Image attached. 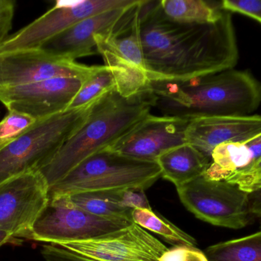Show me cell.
I'll list each match as a JSON object with an SVG mask.
<instances>
[{
  "label": "cell",
  "instance_id": "cell-31",
  "mask_svg": "<svg viewBox=\"0 0 261 261\" xmlns=\"http://www.w3.org/2000/svg\"><path fill=\"white\" fill-rule=\"evenodd\" d=\"M258 167H260V168H261V160L260 161V162H259Z\"/></svg>",
  "mask_w": 261,
  "mask_h": 261
},
{
  "label": "cell",
  "instance_id": "cell-12",
  "mask_svg": "<svg viewBox=\"0 0 261 261\" xmlns=\"http://www.w3.org/2000/svg\"><path fill=\"white\" fill-rule=\"evenodd\" d=\"M82 80L53 78L12 87H0V102L9 111H17L37 120L62 113L81 88Z\"/></svg>",
  "mask_w": 261,
  "mask_h": 261
},
{
  "label": "cell",
  "instance_id": "cell-28",
  "mask_svg": "<svg viewBox=\"0 0 261 261\" xmlns=\"http://www.w3.org/2000/svg\"><path fill=\"white\" fill-rule=\"evenodd\" d=\"M15 2L0 0V44L9 36L15 12Z\"/></svg>",
  "mask_w": 261,
  "mask_h": 261
},
{
  "label": "cell",
  "instance_id": "cell-21",
  "mask_svg": "<svg viewBox=\"0 0 261 261\" xmlns=\"http://www.w3.org/2000/svg\"><path fill=\"white\" fill-rule=\"evenodd\" d=\"M132 220L146 231L147 230L158 234L173 246L196 247L197 245L194 238L173 225L164 216L153 211L151 208H135L132 212Z\"/></svg>",
  "mask_w": 261,
  "mask_h": 261
},
{
  "label": "cell",
  "instance_id": "cell-20",
  "mask_svg": "<svg viewBox=\"0 0 261 261\" xmlns=\"http://www.w3.org/2000/svg\"><path fill=\"white\" fill-rule=\"evenodd\" d=\"M205 254L208 261H261V231L212 245Z\"/></svg>",
  "mask_w": 261,
  "mask_h": 261
},
{
  "label": "cell",
  "instance_id": "cell-6",
  "mask_svg": "<svg viewBox=\"0 0 261 261\" xmlns=\"http://www.w3.org/2000/svg\"><path fill=\"white\" fill-rule=\"evenodd\" d=\"M176 190L182 205L203 222L236 230L249 224V194L236 185L202 176Z\"/></svg>",
  "mask_w": 261,
  "mask_h": 261
},
{
  "label": "cell",
  "instance_id": "cell-5",
  "mask_svg": "<svg viewBox=\"0 0 261 261\" xmlns=\"http://www.w3.org/2000/svg\"><path fill=\"white\" fill-rule=\"evenodd\" d=\"M93 104L38 120L24 133L0 147V184L47 165L87 119Z\"/></svg>",
  "mask_w": 261,
  "mask_h": 261
},
{
  "label": "cell",
  "instance_id": "cell-8",
  "mask_svg": "<svg viewBox=\"0 0 261 261\" xmlns=\"http://www.w3.org/2000/svg\"><path fill=\"white\" fill-rule=\"evenodd\" d=\"M138 0L58 1L44 15L9 35L0 44V55L38 49L49 40L92 15L116 8L126 7Z\"/></svg>",
  "mask_w": 261,
  "mask_h": 261
},
{
  "label": "cell",
  "instance_id": "cell-15",
  "mask_svg": "<svg viewBox=\"0 0 261 261\" xmlns=\"http://www.w3.org/2000/svg\"><path fill=\"white\" fill-rule=\"evenodd\" d=\"M260 134V115L216 116L190 121L186 137L187 144L210 159L221 144L245 142Z\"/></svg>",
  "mask_w": 261,
  "mask_h": 261
},
{
  "label": "cell",
  "instance_id": "cell-13",
  "mask_svg": "<svg viewBox=\"0 0 261 261\" xmlns=\"http://www.w3.org/2000/svg\"><path fill=\"white\" fill-rule=\"evenodd\" d=\"M203 175L213 181H225L251 194L261 188V134L242 143L218 146Z\"/></svg>",
  "mask_w": 261,
  "mask_h": 261
},
{
  "label": "cell",
  "instance_id": "cell-32",
  "mask_svg": "<svg viewBox=\"0 0 261 261\" xmlns=\"http://www.w3.org/2000/svg\"><path fill=\"white\" fill-rule=\"evenodd\" d=\"M260 230L261 231V220H260Z\"/></svg>",
  "mask_w": 261,
  "mask_h": 261
},
{
  "label": "cell",
  "instance_id": "cell-14",
  "mask_svg": "<svg viewBox=\"0 0 261 261\" xmlns=\"http://www.w3.org/2000/svg\"><path fill=\"white\" fill-rule=\"evenodd\" d=\"M190 121L150 114L113 147V151L139 160L156 162L161 155L187 144Z\"/></svg>",
  "mask_w": 261,
  "mask_h": 261
},
{
  "label": "cell",
  "instance_id": "cell-18",
  "mask_svg": "<svg viewBox=\"0 0 261 261\" xmlns=\"http://www.w3.org/2000/svg\"><path fill=\"white\" fill-rule=\"evenodd\" d=\"M122 190L85 192L52 197L58 198L71 206L81 208L99 217L132 221V212L133 210L124 208L121 205Z\"/></svg>",
  "mask_w": 261,
  "mask_h": 261
},
{
  "label": "cell",
  "instance_id": "cell-2",
  "mask_svg": "<svg viewBox=\"0 0 261 261\" xmlns=\"http://www.w3.org/2000/svg\"><path fill=\"white\" fill-rule=\"evenodd\" d=\"M153 107L163 116L187 121L248 116L261 103V85L247 70L228 69L189 81H150Z\"/></svg>",
  "mask_w": 261,
  "mask_h": 261
},
{
  "label": "cell",
  "instance_id": "cell-7",
  "mask_svg": "<svg viewBox=\"0 0 261 261\" xmlns=\"http://www.w3.org/2000/svg\"><path fill=\"white\" fill-rule=\"evenodd\" d=\"M132 223L127 219L94 216L58 198L49 197L47 205L32 226L29 239L61 245L102 237Z\"/></svg>",
  "mask_w": 261,
  "mask_h": 261
},
{
  "label": "cell",
  "instance_id": "cell-23",
  "mask_svg": "<svg viewBox=\"0 0 261 261\" xmlns=\"http://www.w3.org/2000/svg\"><path fill=\"white\" fill-rule=\"evenodd\" d=\"M38 120L17 111H9L0 121V147L29 130Z\"/></svg>",
  "mask_w": 261,
  "mask_h": 261
},
{
  "label": "cell",
  "instance_id": "cell-4",
  "mask_svg": "<svg viewBox=\"0 0 261 261\" xmlns=\"http://www.w3.org/2000/svg\"><path fill=\"white\" fill-rule=\"evenodd\" d=\"M161 177L156 162L134 159L107 148L84 159L50 186L49 197L128 188L145 191Z\"/></svg>",
  "mask_w": 261,
  "mask_h": 261
},
{
  "label": "cell",
  "instance_id": "cell-27",
  "mask_svg": "<svg viewBox=\"0 0 261 261\" xmlns=\"http://www.w3.org/2000/svg\"><path fill=\"white\" fill-rule=\"evenodd\" d=\"M120 204L124 208L132 210L135 208H151L144 190L139 188L122 189L121 191Z\"/></svg>",
  "mask_w": 261,
  "mask_h": 261
},
{
  "label": "cell",
  "instance_id": "cell-3",
  "mask_svg": "<svg viewBox=\"0 0 261 261\" xmlns=\"http://www.w3.org/2000/svg\"><path fill=\"white\" fill-rule=\"evenodd\" d=\"M152 107L149 87L130 98L113 89L95 101L84 124L40 169L49 188L89 156L117 144L150 114Z\"/></svg>",
  "mask_w": 261,
  "mask_h": 261
},
{
  "label": "cell",
  "instance_id": "cell-26",
  "mask_svg": "<svg viewBox=\"0 0 261 261\" xmlns=\"http://www.w3.org/2000/svg\"><path fill=\"white\" fill-rule=\"evenodd\" d=\"M41 254L46 261H96L55 245H44Z\"/></svg>",
  "mask_w": 261,
  "mask_h": 261
},
{
  "label": "cell",
  "instance_id": "cell-1",
  "mask_svg": "<svg viewBox=\"0 0 261 261\" xmlns=\"http://www.w3.org/2000/svg\"><path fill=\"white\" fill-rule=\"evenodd\" d=\"M138 18L150 81H189L237 64L239 47L230 12L224 11L214 23L184 24L168 19L160 1L141 0Z\"/></svg>",
  "mask_w": 261,
  "mask_h": 261
},
{
  "label": "cell",
  "instance_id": "cell-22",
  "mask_svg": "<svg viewBox=\"0 0 261 261\" xmlns=\"http://www.w3.org/2000/svg\"><path fill=\"white\" fill-rule=\"evenodd\" d=\"M113 89H116V81L111 70L107 66H99L96 72L83 81L67 110L87 107Z\"/></svg>",
  "mask_w": 261,
  "mask_h": 261
},
{
  "label": "cell",
  "instance_id": "cell-30",
  "mask_svg": "<svg viewBox=\"0 0 261 261\" xmlns=\"http://www.w3.org/2000/svg\"><path fill=\"white\" fill-rule=\"evenodd\" d=\"M12 239H13V236L10 233L0 230V247L8 243Z\"/></svg>",
  "mask_w": 261,
  "mask_h": 261
},
{
  "label": "cell",
  "instance_id": "cell-9",
  "mask_svg": "<svg viewBox=\"0 0 261 261\" xmlns=\"http://www.w3.org/2000/svg\"><path fill=\"white\" fill-rule=\"evenodd\" d=\"M49 200V186L39 170L0 184V230L29 239L32 226Z\"/></svg>",
  "mask_w": 261,
  "mask_h": 261
},
{
  "label": "cell",
  "instance_id": "cell-25",
  "mask_svg": "<svg viewBox=\"0 0 261 261\" xmlns=\"http://www.w3.org/2000/svg\"><path fill=\"white\" fill-rule=\"evenodd\" d=\"M159 261H208L205 252L196 247L177 245L167 249Z\"/></svg>",
  "mask_w": 261,
  "mask_h": 261
},
{
  "label": "cell",
  "instance_id": "cell-29",
  "mask_svg": "<svg viewBox=\"0 0 261 261\" xmlns=\"http://www.w3.org/2000/svg\"><path fill=\"white\" fill-rule=\"evenodd\" d=\"M248 200L251 216L261 219V188L258 191L249 194Z\"/></svg>",
  "mask_w": 261,
  "mask_h": 261
},
{
  "label": "cell",
  "instance_id": "cell-16",
  "mask_svg": "<svg viewBox=\"0 0 261 261\" xmlns=\"http://www.w3.org/2000/svg\"><path fill=\"white\" fill-rule=\"evenodd\" d=\"M132 6L110 9L88 17L54 37L38 49L71 61L90 56L95 53L93 49L96 47V35L112 32Z\"/></svg>",
  "mask_w": 261,
  "mask_h": 261
},
{
  "label": "cell",
  "instance_id": "cell-24",
  "mask_svg": "<svg viewBox=\"0 0 261 261\" xmlns=\"http://www.w3.org/2000/svg\"><path fill=\"white\" fill-rule=\"evenodd\" d=\"M219 4L222 10L246 15L261 24V0H224Z\"/></svg>",
  "mask_w": 261,
  "mask_h": 261
},
{
  "label": "cell",
  "instance_id": "cell-17",
  "mask_svg": "<svg viewBox=\"0 0 261 261\" xmlns=\"http://www.w3.org/2000/svg\"><path fill=\"white\" fill-rule=\"evenodd\" d=\"M156 162L161 169V177L177 188L203 176L211 160L187 143L163 153Z\"/></svg>",
  "mask_w": 261,
  "mask_h": 261
},
{
  "label": "cell",
  "instance_id": "cell-11",
  "mask_svg": "<svg viewBox=\"0 0 261 261\" xmlns=\"http://www.w3.org/2000/svg\"><path fill=\"white\" fill-rule=\"evenodd\" d=\"M58 246L96 261H159L168 249L134 222L102 237Z\"/></svg>",
  "mask_w": 261,
  "mask_h": 261
},
{
  "label": "cell",
  "instance_id": "cell-19",
  "mask_svg": "<svg viewBox=\"0 0 261 261\" xmlns=\"http://www.w3.org/2000/svg\"><path fill=\"white\" fill-rule=\"evenodd\" d=\"M160 6L168 19L184 24L214 23L224 12L219 3L216 6L203 0H161Z\"/></svg>",
  "mask_w": 261,
  "mask_h": 261
},
{
  "label": "cell",
  "instance_id": "cell-10",
  "mask_svg": "<svg viewBox=\"0 0 261 261\" xmlns=\"http://www.w3.org/2000/svg\"><path fill=\"white\" fill-rule=\"evenodd\" d=\"M99 66H88L54 56L41 49L17 51L0 55V87H12L53 78L91 76Z\"/></svg>",
  "mask_w": 261,
  "mask_h": 261
}]
</instances>
